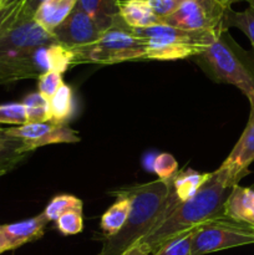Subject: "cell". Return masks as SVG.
Instances as JSON below:
<instances>
[{
  "label": "cell",
  "instance_id": "1",
  "mask_svg": "<svg viewBox=\"0 0 254 255\" xmlns=\"http://www.w3.org/2000/svg\"><path fill=\"white\" fill-rule=\"evenodd\" d=\"M236 186L238 184L221 166L209 173L207 181L191 198L183 202L158 228L149 232L137 244L147 253L154 255L168 242L214 219L226 218L224 206Z\"/></svg>",
  "mask_w": 254,
  "mask_h": 255
},
{
  "label": "cell",
  "instance_id": "2",
  "mask_svg": "<svg viewBox=\"0 0 254 255\" xmlns=\"http://www.w3.org/2000/svg\"><path fill=\"white\" fill-rule=\"evenodd\" d=\"M169 188L171 179H157L115 192L116 196H125L131 201V211L124 228L119 233L107 238L105 237L99 255H121L149 232L161 226L164 221V208Z\"/></svg>",
  "mask_w": 254,
  "mask_h": 255
},
{
  "label": "cell",
  "instance_id": "3",
  "mask_svg": "<svg viewBox=\"0 0 254 255\" xmlns=\"http://www.w3.org/2000/svg\"><path fill=\"white\" fill-rule=\"evenodd\" d=\"M194 59L216 82L234 85L247 97L254 92V59L234 41L228 31L221 32Z\"/></svg>",
  "mask_w": 254,
  "mask_h": 255
},
{
  "label": "cell",
  "instance_id": "4",
  "mask_svg": "<svg viewBox=\"0 0 254 255\" xmlns=\"http://www.w3.org/2000/svg\"><path fill=\"white\" fill-rule=\"evenodd\" d=\"M133 31L144 42L146 59L158 61L196 57L221 34L213 31H187L162 22L143 29H133Z\"/></svg>",
  "mask_w": 254,
  "mask_h": 255
},
{
  "label": "cell",
  "instance_id": "5",
  "mask_svg": "<svg viewBox=\"0 0 254 255\" xmlns=\"http://www.w3.org/2000/svg\"><path fill=\"white\" fill-rule=\"evenodd\" d=\"M75 64H119L124 61L146 59L144 42L127 26L121 17L102 32L100 39L92 45L74 50Z\"/></svg>",
  "mask_w": 254,
  "mask_h": 255
},
{
  "label": "cell",
  "instance_id": "6",
  "mask_svg": "<svg viewBox=\"0 0 254 255\" xmlns=\"http://www.w3.org/2000/svg\"><path fill=\"white\" fill-rule=\"evenodd\" d=\"M71 65H75L74 50L59 42L41 45L21 59L0 69V84L25 79H39L49 71L64 74Z\"/></svg>",
  "mask_w": 254,
  "mask_h": 255
},
{
  "label": "cell",
  "instance_id": "7",
  "mask_svg": "<svg viewBox=\"0 0 254 255\" xmlns=\"http://www.w3.org/2000/svg\"><path fill=\"white\" fill-rule=\"evenodd\" d=\"M254 243V227L229 218L214 219L194 229L192 255H204Z\"/></svg>",
  "mask_w": 254,
  "mask_h": 255
},
{
  "label": "cell",
  "instance_id": "8",
  "mask_svg": "<svg viewBox=\"0 0 254 255\" xmlns=\"http://www.w3.org/2000/svg\"><path fill=\"white\" fill-rule=\"evenodd\" d=\"M229 7L221 0H187L161 22L187 31H228L224 19Z\"/></svg>",
  "mask_w": 254,
  "mask_h": 255
},
{
  "label": "cell",
  "instance_id": "9",
  "mask_svg": "<svg viewBox=\"0 0 254 255\" xmlns=\"http://www.w3.org/2000/svg\"><path fill=\"white\" fill-rule=\"evenodd\" d=\"M57 42L54 35L42 29L34 19L20 21L0 35V69L21 59L31 50Z\"/></svg>",
  "mask_w": 254,
  "mask_h": 255
},
{
  "label": "cell",
  "instance_id": "10",
  "mask_svg": "<svg viewBox=\"0 0 254 255\" xmlns=\"http://www.w3.org/2000/svg\"><path fill=\"white\" fill-rule=\"evenodd\" d=\"M10 136L22 139L27 151H34L39 147L52 143H76L80 136L67 122H42V124H25L6 129Z\"/></svg>",
  "mask_w": 254,
  "mask_h": 255
},
{
  "label": "cell",
  "instance_id": "11",
  "mask_svg": "<svg viewBox=\"0 0 254 255\" xmlns=\"http://www.w3.org/2000/svg\"><path fill=\"white\" fill-rule=\"evenodd\" d=\"M104 31L105 30L76 4L71 14L52 31V35L59 44L71 50H79L96 42Z\"/></svg>",
  "mask_w": 254,
  "mask_h": 255
},
{
  "label": "cell",
  "instance_id": "12",
  "mask_svg": "<svg viewBox=\"0 0 254 255\" xmlns=\"http://www.w3.org/2000/svg\"><path fill=\"white\" fill-rule=\"evenodd\" d=\"M248 100L251 104L248 124L229 156L222 163V167L237 184L243 177L249 174L248 168L254 162V92L249 95Z\"/></svg>",
  "mask_w": 254,
  "mask_h": 255
},
{
  "label": "cell",
  "instance_id": "13",
  "mask_svg": "<svg viewBox=\"0 0 254 255\" xmlns=\"http://www.w3.org/2000/svg\"><path fill=\"white\" fill-rule=\"evenodd\" d=\"M47 222L49 221L44 216V213H40L39 216L26 219V221L0 226V229L6 238L10 251H12L24 244L41 238L44 236Z\"/></svg>",
  "mask_w": 254,
  "mask_h": 255
},
{
  "label": "cell",
  "instance_id": "14",
  "mask_svg": "<svg viewBox=\"0 0 254 255\" xmlns=\"http://www.w3.org/2000/svg\"><path fill=\"white\" fill-rule=\"evenodd\" d=\"M227 218L254 227V191L236 186L224 206Z\"/></svg>",
  "mask_w": 254,
  "mask_h": 255
},
{
  "label": "cell",
  "instance_id": "15",
  "mask_svg": "<svg viewBox=\"0 0 254 255\" xmlns=\"http://www.w3.org/2000/svg\"><path fill=\"white\" fill-rule=\"evenodd\" d=\"M119 15L131 29H143L161 24L148 0H127L119 4Z\"/></svg>",
  "mask_w": 254,
  "mask_h": 255
},
{
  "label": "cell",
  "instance_id": "16",
  "mask_svg": "<svg viewBox=\"0 0 254 255\" xmlns=\"http://www.w3.org/2000/svg\"><path fill=\"white\" fill-rule=\"evenodd\" d=\"M77 0H44L35 11L32 19L47 32L52 34L55 29L71 14Z\"/></svg>",
  "mask_w": 254,
  "mask_h": 255
},
{
  "label": "cell",
  "instance_id": "17",
  "mask_svg": "<svg viewBox=\"0 0 254 255\" xmlns=\"http://www.w3.org/2000/svg\"><path fill=\"white\" fill-rule=\"evenodd\" d=\"M29 153L22 139L10 136L6 129L0 128V177L11 171Z\"/></svg>",
  "mask_w": 254,
  "mask_h": 255
},
{
  "label": "cell",
  "instance_id": "18",
  "mask_svg": "<svg viewBox=\"0 0 254 255\" xmlns=\"http://www.w3.org/2000/svg\"><path fill=\"white\" fill-rule=\"evenodd\" d=\"M77 6L89 14L102 30H107L119 19L116 0H77Z\"/></svg>",
  "mask_w": 254,
  "mask_h": 255
},
{
  "label": "cell",
  "instance_id": "19",
  "mask_svg": "<svg viewBox=\"0 0 254 255\" xmlns=\"http://www.w3.org/2000/svg\"><path fill=\"white\" fill-rule=\"evenodd\" d=\"M119 197V199L105 212L101 218V228L106 238L115 236L124 228L131 211V201L127 197Z\"/></svg>",
  "mask_w": 254,
  "mask_h": 255
},
{
  "label": "cell",
  "instance_id": "20",
  "mask_svg": "<svg viewBox=\"0 0 254 255\" xmlns=\"http://www.w3.org/2000/svg\"><path fill=\"white\" fill-rule=\"evenodd\" d=\"M50 112L52 122H66L72 112V90L69 85L64 84L56 94L49 100Z\"/></svg>",
  "mask_w": 254,
  "mask_h": 255
},
{
  "label": "cell",
  "instance_id": "21",
  "mask_svg": "<svg viewBox=\"0 0 254 255\" xmlns=\"http://www.w3.org/2000/svg\"><path fill=\"white\" fill-rule=\"evenodd\" d=\"M25 110H26L27 124H42L51 120L49 100L45 99L39 91L29 94L22 100Z\"/></svg>",
  "mask_w": 254,
  "mask_h": 255
},
{
  "label": "cell",
  "instance_id": "22",
  "mask_svg": "<svg viewBox=\"0 0 254 255\" xmlns=\"http://www.w3.org/2000/svg\"><path fill=\"white\" fill-rule=\"evenodd\" d=\"M224 26L228 30L229 27H237L247 35L254 49V9L248 6L243 11H234L232 7L227 10Z\"/></svg>",
  "mask_w": 254,
  "mask_h": 255
},
{
  "label": "cell",
  "instance_id": "23",
  "mask_svg": "<svg viewBox=\"0 0 254 255\" xmlns=\"http://www.w3.org/2000/svg\"><path fill=\"white\" fill-rule=\"evenodd\" d=\"M70 209H82V202L71 194H60L51 199L42 212L47 221H56L61 214Z\"/></svg>",
  "mask_w": 254,
  "mask_h": 255
},
{
  "label": "cell",
  "instance_id": "24",
  "mask_svg": "<svg viewBox=\"0 0 254 255\" xmlns=\"http://www.w3.org/2000/svg\"><path fill=\"white\" fill-rule=\"evenodd\" d=\"M148 169L158 176L159 181H169L178 173V163L172 154L158 153L151 158Z\"/></svg>",
  "mask_w": 254,
  "mask_h": 255
},
{
  "label": "cell",
  "instance_id": "25",
  "mask_svg": "<svg viewBox=\"0 0 254 255\" xmlns=\"http://www.w3.org/2000/svg\"><path fill=\"white\" fill-rule=\"evenodd\" d=\"M24 5L25 0H16L7 6L0 7V35L26 20L24 17Z\"/></svg>",
  "mask_w": 254,
  "mask_h": 255
},
{
  "label": "cell",
  "instance_id": "26",
  "mask_svg": "<svg viewBox=\"0 0 254 255\" xmlns=\"http://www.w3.org/2000/svg\"><path fill=\"white\" fill-rule=\"evenodd\" d=\"M56 227L65 236H74L82 231V209H70L56 219Z\"/></svg>",
  "mask_w": 254,
  "mask_h": 255
},
{
  "label": "cell",
  "instance_id": "27",
  "mask_svg": "<svg viewBox=\"0 0 254 255\" xmlns=\"http://www.w3.org/2000/svg\"><path fill=\"white\" fill-rule=\"evenodd\" d=\"M0 124L17 125V126L27 124L26 110L22 102L0 105Z\"/></svg>",
  "mask_w": 254,
  "mask_h": 255
},
{
  "label": "cell",
  "instance_id": "28",
  "mask_svg": "<svg viewBox=\"0 0 254 255\" xmlns=\"http://www.w3.org/2000/svg\"><path fill=\"white\" fill-rule=\"evenodd\" d=\"M192 234L193 231L168 242L154 255H192Z\"/></svg>",
  "mask_w": 254,
  "mask_h": 255
},
{
  "label": "cell",
  "instance_id": "29",
  "mask_svg": "<svg viewBox=\"0 0 254 255\" xmlns=\"http://www.w3.org/2000/svg\"><path fill=\"white\" fill-rule=\"evenodd\" d=\"M62 85V74L59 71H49L39 77V92L47 100L51 99Z\"/></svg>",
  "mask_w": 254,
  "mask_h": 255
},
{
  "label": "cell",
  "instance_id": "30",
  "mask_svg": "<svg viewBox=\"0 0 254 255\" xmlns=\"http://www.w3.org/2000/svg\"><path fill=\"white\" fill-rule=\"evenodd\" d=\"M153 9L154 14L162 20L163 17L168 16L172 12L176 11L184 1L187 0H148Z\"/></svg>",
  "mask_w": 254,
  "mask_h": 255
},
{
  "label": "cell",
  "instance_id": "31",
  "mask_svg": "<svg viewBox=\"0 0 254 255\" xmlns=\"http://www.w3.org/2000/svg\"><path fill=\"white\" fill-rule=\"evenodd\" d=\"M121 255H151L149 253H147L143 248H142L139 244H133L132 247H129L127 251H125Z\"/></svg>",
  "mask_w": 254,
  "mask_h": 255
},
{
  "label": "cell",
  "instance_id": "32",
  "mask_svg": "<svg viewBox=\"0 0 254 255\" xmlns=\"http://www.w3.org/2000/svg\"><path fill=\"white\" fill-rule=\"evenodd\" d=\"M7 251H10L9 244H7V241L6 238H5L4 233H2V231L0 229V254H2L4 252H7Z\"/></svg>",
  "mask_w": 254,
  "mask_h": 255
},
{
  "label": "cell",
  "instance_id": "33",
  "mask_svg": "<svg viewBox=\"0 0 254 255\" xmlns=\"http://www.w3.org/2000/svg\"><path fill=\"white\" fill-rule=\"evenodd\" d=\"M222 2H223L224 5H227V6H232V4H234V2L237 1H242V0H221Z\"/></svg>",
  "mask_w": 254,
  "mask_h": 255
},
{
  "label": "cell",
  "instance_id": "34",
  "mask_svg": "<svg viewBox=\"0 0 254 255\" xmlns=\"http://www.w3.org/2000/svg\"><path fill=\"white\" fill-rule=\"evenodd\" d=\"M14 1H16V0H1V5H0V7L7 6V5L12 4Z\"/></svg>",
  "mask_w": 254,
  "mask_h": 255
},
{
  "label": "cell",
  "instance_id": "35",
  "mask_svg": "<svg viewBox=\"0 0 254 255\" xmlns=\"http://www.w3.org/2000/svg\"><path fill=\"white\" fill-rule=\"evenodd\" d=\"M246 1H248L249 6H252L254 9V0H246Z\"/></svg>",
  "mask_w": 254,
  "mask_h": 255
},
{
  "label": "cell",
  "instance_id": "36",
  "mask_svg": "<svg viewBox=\"0 0 254 255\" xmlns=\"http://www.w3.org/2000/svg\"><path fill=\"white\" fill-rule=\"evenodd\" d=\"M125 1H127V0H116L117 5H119V4H121V2H125Z\"/></svg>",
  "mask_w": 254,
  "mask_h": 255
},
{
  "label": "cell",
  "instance_id": "37",
  "mask_svg": "<svg viewBox=\"0 0 254 255\" xmlns=\"http://www.w3.org/2000/svg\"><path fill=\"white\" fill-rule=\"evenodd\" d=\"M0 5H1V0H0Z\"/></svg>",
  "mask_w": 254,
  "mask_h": 255
}]
</instances>
